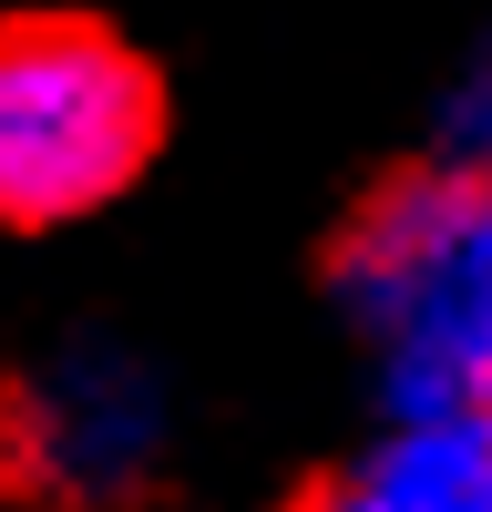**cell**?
I'll use <instances>...</instances> for the list:
<instances>
[{
	"mask_svg": "<svg viewBox=\"0 0 492 512\" xmlns=\"http://www.w3.org/2000/svg\"><path fill=\"white\" fill-rule=\"evenodd\" d=\"M339 308L380 369V410H492V185L400 175L339 246Z\"/></svg>",
	"mask_w": 492,
	"mask_h": 512,
	"instance_id": "6da1fadb",
	"label": "cell"
},
{
	"mask_svg": "<svg viewBox=\"0 0 492 512\" xmlns=\"http://www.w3.org/2000/svg\"><path fill=\"white\" fill-rule=\"evenodd\" d=\"M154 72L82 11L0 21V226H82L154 154Z\"/></svg>",
	"mask_w": 492,
	"mask_h": 512,
	"instance_id": "7a4b0ae2",
	"label": "cell"
},
{
	"mask_svg": "<svg viewBox=\"0 0 492 512\" xmlns=\"http://www.w3.org/2000/svg\"><path fill=\"white\" fill-rule=\"evenodd\" d=\"M0 472L41 512H123L164 472V390L134 349H52L0 410Z\"/></svg>",
	"mask_w": 492,
	"mask_h": 512,
	"instance_id": "3957f363",
	"label": "cell"
},
{
	"mask_svg": "<svg viewBox=\"0 0 492 512\" xmlns=\"http://www.w3.org/2000/svg\"><path fill=\"white\" fill-rule=\"evenodd\" d=\"M318 512H492V410H390Z\"/></svg>",
	"mask_w": 492,
	"mask_h": 512,
	"instance_id": "277c9868",
	"label": "cell"
},
{
	"mask_svg": "<svg viewBox=\"0 0 492 512\" xmlns=\"http://www.w3.org/2000/svg\"><path fill=\"white\" fill-rule=\"evenodd\" d=\"M441 164H462V175L492 185V62L451 93V123H441Z\"/></svg>",
	"mask_w": 492,
	"mask_h": 512,
	"instance_id": "5b68a950",
	"label": "cell"
}]
</instances>
